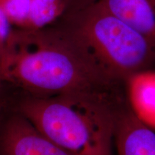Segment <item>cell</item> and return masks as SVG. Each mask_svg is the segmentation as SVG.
<instances>
[{
  "mask_svg": "<svg viewBox=\"0 0 155 155\" xmlns=\"http://www.w3.org/2000/svg\"><path fill=\"white\" fill-rule=\"evenodd\" d=\"M19 91L17 113L55 144L75 155H114L118 114L128 102L125 91L55 96Z\"/></svg>",
  "mask_w": 155,
  "mask_h": 155,
  "instance_id": "2",
  "label": "cell"
},
{
  "mask_svg": "<svg viewBox=\"0 0 155 155\" xmlns=\"http://www.w3.org/2000/svg\"><path fill=\"white\" fill-rule=\"evenodd\" d=\"M73 2L74 0H30L28 17L21 29L38 30L55 24Z\"/></svg>",
  "mask_w": 155,
  "mask_h": 155,
  "instance_id": "8",
  "label": "cell"
},
{
  "mask_svg": "<svg viewBox=\"0 0 155 155\" xmlns=\"http://www.w3.org/2000/svg\"><path fill=\"white\" fill-rule=\"evenodd\" d=\"M56 23L115 79L155 69L154 45L96 0L76 2Z\"/></svg>",
  "mask_w": 155,
  "mask_h": 155,
  "instance_id": "3",
  "label": "cell"
},
{
  "mask_svg": "<svg viewBox=\"0 0 155 155\" xmlns=\"http://www.w3.org/2000/svg\"><path fill=\"white\" fill-rule=\"evenodd\" d=\"M9 88V85L5 83L1 78H0V105H1V104H2V102L5 101L6 94L8 91Z\"/></svg>",
  "mask_w": 155,
  "mask_h": 155,
  "instance_id": "11",
  "label": "cell"
},
{
  "mask_svg": "<svg viewBox=\"0 0 155 155\" xmlns=\"http://www.w3.org/2000/svg\"><path fill=\"white\" fill-rule=\"evenodd\" d=\"M30 0H0V11L13 28H22L28 17Z\"/></svg>",
  "mask_w": 155,
  "mask_h": 155,
  "instance_id": "9",
  "label": "cell"
},
{
  "mask_svg": "<svg viewBox=\"0 0 155 155\" xmlns=\"http://www.w3.org/2000/svg\"><path fill=\"white\" fill-rule=\"evenodd\" d=\"M13 29L14 28L11 23L0 11V64L7 52Z\"/></svg>",
  "mask_w": 155,
  "mask_h": 155,
  "instance_id": "10",
  "label": "cell"
},
{
  "mask_svg": "<svg viewBox=\"0 0 155 155\" xmlns=\"http://www.w3.org/2000/svg\"><path fill=\"white\" fill-rule=\"evenodd\" d=\"M0 151L2 155H75L48 139L18 113L5 122Z\"/></svg>",
  "mask_w": 155,
  "mask_h": 155,
  "instance_id": "4",
  "label": "cell"
},
{
  "mask_svg": "<svg viewBox=\"0 0 155 155\" xmlns=\"http://www.w3.org/2000/svg\"><path fill=\"white\" fill-rule=\"evenodd\" d=\"M0 78L17 90L55 96L125 90L58 23L38 30L13 29Z\"/></svg>",
  "mask_w": 155,
  "mask_h": 155,
  "instance_id": "1",
  "label": "cell"
},
{
  "mask_svg": "<svg viewBox=\"0 0 155 155\" xmlns=\"http://www.w3.org/2000/svg\"><path fill=\"white\" fill-rule=\"evenodd\" d=\"M114 143L117 155H155V133L136 116L129 101L118 114Z\"/></svg>",
  "mask_w": 155,
  "mask_h": 155,
  "instance_id": "5",
  "label": "cell"
},
{
  "mask_svg": "<svg viewBox=\"0 0 155 155\" xmlns=\"http://www.w3.org/2000/svg\"><path fill=\"white\" fill-rule=\"evenodd\" d=\"M155 45V0H96Z\"/></svg>",
  "mask_w": 155,
  "mask_h": 155,
  "instance_id": "6",
  "label": "cell"
},
{
  "mask_svg": "<svg viewBox=\"0 0 155 155\" xmlns=\"http://www.w3.org/2000/svg\"><path fill=\"white\" fill-rule=\"evenodd\" d=\"M124 85L134 113L151 129L155 128V69L131 75L124 81Z\"/></svg>",
  "mask_w": 155,
  "mask_h": 155,
  "instance_id": "7",
  "label": "cell"
}]
</instances>
